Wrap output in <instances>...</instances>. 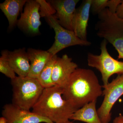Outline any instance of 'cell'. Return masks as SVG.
I'll return each mask as SVG.
<instances>
[{
	"instance_id": "6da1fadb",
	"label": "cell",
	"mask_w": 123,
	"mask_h": 123,
	"mask_svg": "<svg viewBox=\"0 0 123 123\" xmlns=\"http://www.w3.org/2000/svg\"><path fill=\"white\" fill-rule=\"evenodd\" d=\"M63 88L64 99L77 110L97 100L103 94L98 77L88 69L77 68Z\"/></svg>"
},
{
	"instance_id": "7a4b0ae2",
	"label": "cell",
	"mask_w": 123,
	"mask_h": 123,
	"mask_svg": "<svg viewBox=\"0 0 123 123\" xmlns=\"http://www.w3.org/2000/svg\"><path fill=\"white\" fill-rule=\"evenodd\" d=\"M63 88L55 86L45 88L32 112L50 120L54 123L68 121L77 111L63 97Z\"/></svg>"
},
{
	"instance_id": "3957f363",
	"label": "cell",
	"mask_w": 123,
	"mask_h": 123,
	"mask_svg": "<svg viewBox=\"0 0 123 123\" xmlns=\"http://www.w3.org/2000/svg\"><path fill=\"white\" fill-rule=\"evenodd\" d=\"M37 1L40 5V13L41 17L46 18L48 23L55 31V42L48 51L55 55L62 50L70 46H89L91 45V42L82 40L73 31L62 26L55 17V10L48 1L44 0Z\"/></svg>"
},
{
	"instance_id": "277c9868",
	"label": "cell",
	"mask_w": 123,
	"mask_h": 123,
	"mask_svg": "<svg viewBox=\"0 0 123 123\" xmlns=\"http://www.w3.org/2000/svg\"><path fill=\"white\" fill-rule=\"evenodd\" d=\"M95 25L97 34L114 47L118 59H123V18H119L106 8L98 15Z\"/></svg>"
},
{
	"instance_id": "5b68a950",
	"label": "cell",
	"mask_w": 123,
	"mask_h": 123,
	"mask_svg": "<svg viewBox=\"0 0 123 123\" xmlns=\"http://www.w3.org/2000/svg\"><path fill=\"white\" fill-rule=\"evenodd\" d=\"M12 103L24 110L30 111L41 96L44 88L36 78L16 76L11 79Z\"/></svg>"
},
{
	"instance_id": "8992f818",
	"label": "cell",
	"mask_w": 123,
	"mask_h": 123,
	"mask_svg": "<svg viewBox=\"0 0 123 123\" xmlns=\"http://www.w3.org/2000/svg\"><path fill=\"white\" fill-rule=\"evenodd\" d=\"M107 43L105 39L101 42L100 55L90 52L87 55L88 66L96 68L101 73L103 86L109 83V79L112 75L123 74V62L115 59L110 55L107 48Z\"/></svg>"
},
{
	"instance_id": "52a82bcc",
	"label": "cell",
	"mask_w": 123,
	"mask_h": 123,
	"mask_svg": "<svg viewBox=\"0 0 123 123\" xmlns=\"http://www.w3.org/2000/svg\"><path fill=\"white\" fill-rule=\"evenodd\" d=\"M102 88L104 98L97 112L102 123H110L112 108L123 95V74L118 75L107 85L103 86Z\"/></svg>"
},
{
	"instance_id": "ba28073f",
	"label": "cell",
	"mask_w": 123,
	"mask_h": 123,
	"mask_svg": "<svg viewBox=\"0 0 123 123\" xmlns=\"http://www.w3.org/2000/svg\"><path fill=\"white\" fill-rule=\"evenodd\" d=\"M40 5L37 0H27L23 12L17 23L18 26L25 33L31 35L39 34L42 24L40 13Z\"/></svg>"
},
{
	"instance_id": "9c48e42d",
	"label": "cell",
	"mask_w": 123,
	"mask_h": 123,
	"mask_svg": "<svg viewBox=\"0 0 123 123\" xmlns=\"http://www.w3.org/2000/svg\"><path fill=\"white\" fill-rule=\"evenodd\" d=\"M1 114L7 120V123H54L47 118L12 103L5 105Z\"/></svg>"
},
{
	"instance_id": "30bf717a",
	"label": "cell",
	"mask_w": 123,
	"mask_h": 123,
	"mask_svg": "<svg viewBox=\"0 0 123 123\" xmlns=\"http://www.w3.org/2000/svg\"><path fill=\"white\" fill-rule=\"evenodd\" d=\"M79 0L48 1L55 11V14L59 23L64 28L73 31L72 22L77 4Z\"/></svg>"
},
{
	"instance_id": "8fae6325",
	"label": "cell",
	"mask_w": 123,
	"mask_h": 123,
	"mask_svg": "<svg viewBox=\"0 0 123 123\" xmlns=\"http://www.w3.org/2000/svg\"><path fill=\"white\" fill-rule=\"evenodd\" d=\"M77 68V64L66 54L61 57H57L52 72V81L54 86L63 88Z\"/></svg>"
},
{
	"instance_id": "7c38bea8",
	"label": "cell",
	"mask_w": 123,
	"mask_h": 123,
	"mask_svg": "<svg viewBox=\"0 0 123 123\" xmlns=\"http://www.w3.org/2000/svg\"><path fill=\"white\" fill-rule=\"evenodd\" d=\"M91 1H82L79 7L76 8L73 18V31L78 38L84 41H88L87 29Z\"/></svg>"
},
{
	"instance_id": "4fadbf2b",
	"label": "cell",
	"mask_w": 123,
	"mask_h": 123,
	"mask_svg": "<svg viewBox=\"0 0 123 123\" xmlns=\"http://www.w3.org/2000/svg\"><path fill=\"white\" fill-rule=\"evenodd\" d=\"M7 59L10 65L18 76H28L31 68L30 62L25 48L13 51L6 50Z\"/></svg>"
},
{
	"instance_id": "5bb4252c",
	"label": "cell",
	"mask_w": 123,
	"mask_h": 123,
	"mask_svg": "<svg viewBox=\"0 0 123 123\" xmlns=\"http://www.w3.org/2000/svg\"><path fill=\"white\" fill-rule=\"evenodd\" d=\"M27 52L31 65L28 76L38 79L42 70L53 55L47 51L31 48H28Z\"/></svg>"
},
{
	"instance_id": "9a60e30c",
	"label": "cell",
	"mask_w": 123,
	"mask_h": 123,
	"mask_svg": "<svg viewBox=\"0 0 123 123\" xmlns=\"http://www.w3.org/2000/svg\"><path fill=\"white\" fill-rule=\"evenodd\" d=\"M27 0H6L0 4V8L9 22V29L12 30L17 24L18 17Z\"/></svg>"
},
{
	"instance_id": "2e32d148",
	"label": "cell",
	"mask_w": 123,
	"mask_h": 123,
	"mask_svg": "<svg viewBox=\"0 0 123 123\" xmlns=\"http://www.w3.org/2000/svg\"><path fill=\"white\" fill-rule=\"evenodd\" d=\"M97 100L87 104L72 115L70 120L86 123H102L96 109Z\"/></svg>"
},
{
	"instance_id": "e0dca14e",
	"label": "cell",
	"mask_w": 123,
	"mask_h": 123,
	"mask_svg": "<svg viewBox=\"0 0 123 123\" xmlns=\"http://www.w3.org/2000/svg\"><path fill=\"white\" fill-rule=\"evenodd\" d=\"M57 57V55L53 56L42 70L38 77L37 79L39 81L44 89L55 86L52 81V72Z\"/></svg>"
},
{
	"instance_id": "ac0fdd59",
	"label": "cell",
	"mask_w": 123,
	"mask_h": 123,
	"mask_svg": "<svg viewBox=\"0 0 123 123\" xmlns=\"http://www.w3.org/2000/svg\"><path fill=\"white\" fill-rule=\"evenodd\" d=\"M0 72L11 79L17 76L7 59L6 50L2 51L1 52V56L0 57Z\"/></svg>"
},
{
	"instance_id": "d6986e66",
	"label": "cell",
	"mask_w": 123,
	"mask_h": 123,
	"mask_svg": "<svg viewBox=\"0 0 123 123\" xmlns=\"http://www.w3.org/2000/svg\"><path fill=\"white\" fill-rule=\"evenodd\" d=\"M108 0H92L90 10L93 15H98L107 8Z\"/></svg>"
},
{
	"instance_id": "ffe728a7",
	"label": "cell",
	"mask_w": 123,
	"mask_h": 123,
	"mask_svg": "<svg viewBox=\"0 0 123 123\" xmlns=\"http://www.w3.org/2000/svg\"><path fill=\"white\" fill-rule=\"evenodd\" d=\"M121 1L122 0H108L107 8L112 13H116L117 8Z\"/></svg>"
},
{
	"instance_id": "44dd1931",
	"label": "cell",
	"mask_w": 123,
	"mask_h": 123,
	"mask_svg": "<svg viewBox=\"0 0 123 123\" xmlns=\"http://www.w3.org/2000/svg\"><path fill=\"white\" fill-rule=\"evenodd\" d=\"M116 13L119 18H123V0H122L121 3L119 5Z\"/></svg>"
},
{
	"instance_id": "7402d4cb",
	"label": "cell",
	"mask_w": 123,
	"mask_h": 123,
	"mask_svg": "<svg viewBox=\"0 0 123 123\" xmlns=\"http://www.w3.org/2000/svg\"><path fill=\"white\" fill-rule=\"evenodd\" d=\"M113 123H123V115L120 114L118 116L116 117L113 121Z\"/></svg>"
},
{
	"instance_id": "603a6c76",
	"label": "cell",
	"mask_w": 123,
	"mask_h": 123,
	"mask_svg": "<svg viewBox=\"0 0 123 123\" xmlns=\"http://www.w3.org/2000/svg\"><path fill=\"white\" fill-rule=\"evenodd\" d=\"M6 119L4 117L2 116L0 118V123H7Z\"/></svg>"
},
{
	"instance_id": "cb8c5ba5",
	"label": "cell",
	"mask_w": 123,
	"mask_h": 123,
	"mask_svg": "<svg viewBox=\"0 0 123 123\" xmlns=\"http://www.w3.org/2000/svg\"><path fill=\"white\" fill-rule=\"evenodd\" d=\"M74 123V122H72V121H69V120H68V121H66V122H64V123Z\"/></svg>"
}]
</instances>
